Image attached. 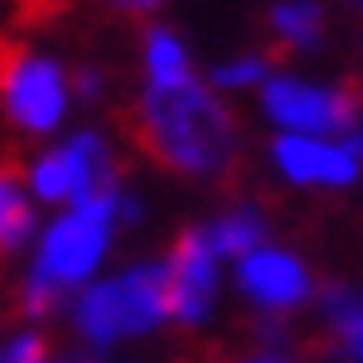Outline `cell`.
<instances>
[{
  "label": "cell",
  "instance_id": "obj_1",
  "mask_svg": "<svg viewBox=\"0 0 363 363\" xmlns=\"http://www.w3.org/2000/svg\"><path fill=\"white\" fill-rule=\"evenodd\" d=\"M126 140L150 165L179 179H213L233 189L238 179V121L203 83H150V92L116 112Z\"/></svg>",
  "mask_w": 363,
  "mask_h": 363
},
{
  "label": "cell",
  "instance_id": "obj_2",
  "mask_svg": "<svg viewBox=\"0 0 363 363\" xmlns=\"http://www.w3.org/2000/svg\"><path fill=\"white\" fill-rule=\"evenodd\" d=\"M0 102H5V116L34 136L54 131L58 116H63L58 68L44 63L20 34H5V29H0Z\"/></svg>",
  "mask_w": 363,
  "mask_h": 363
},
{
  "label": "cell",
  "instance_id": "obj_3",
  "mask_svg": "<svg viewBox=\"0 0 363 363\" xmlns=\"http://www.w3.org/2000/svg\"><path fill=\"white\" fill-rule=\"evenodd\" d=\"M262 102L281 126H296V131H310V136H325V131L349 136L363 112V83L344 78L339 87H306L296 78H267Z\"/></svg>",
  "mask_w": 363,
  "mask_h": 363
},
{
  "label": "cell",
  "instance_id": "obj_4",
  "mask_svg": "<svg viewBox=\"0 0 363 363\" xmlns=\"http://www.w3.org/2000/svg\"><path fill=\"white\" fill-rule=\"evenodd\" d=\"M121 208L116 203V189H97V194L78 199V213L54 223V233L44 238V252H39V272H49L63 286H78V281L97 267V257L107 247V223Z\"/></svg>",
  "mask_w": 363,
  "mask_h": 363
},
{
  "label": "cell",
  "instance_id": "obj_5",
  "mask_svg": "<svg viewBox=\"0 0 363 363\" xmlns=\"http://www.w3.org/2000/svg\"><path fill=\"white\" fill-rule=\"evenodd\" d=\"M213 242L208 228H184L169 242L165 262V315L179 325H199L203 310L213 306Z\"/></svg>",
  "mask_w": 363,
  "mask_h": 363
},
{
  "label": "cell",
  "instance_id": "obj_6",
  "mask_svg": "<svg viewBox=\"0 0 363 363\" xmlns=\"http://www.w3.org/2000/svg\"><path fill=\"white\" fill-rule=\"evenodd\" d=\"M238 281H242V291H247L252 301H262V306H272V310L301 306L310 296V281L301 272V262L286 257V252H247Z\"/></svg>",
  "mask_w": 363,
  "mask_h": 363
},
{
  "label": "cell",
  "instance_id": "obj_7",
  "mask_svg": "<svg viewBox=\"0 0 363 363\" xmlns=\"http://www.w3.org/2000/svg\"><path fill=\"white\" fill-rule=\"evenodd\" d=\"M272 150H277L281 169L301 184H354V174H359V160L344 145H325L315 136H281Z\"/></svg>",
  "mask_w": 363,
  "mask_h": 363
},
{
  "label": "cell",
  "instance_id": "obj_8",
  "mask_svg": "<svg viewBox=\"0 0 363 363\" xmlns=\"http://www.w3.org/2000/svg\"><path fill=\"white\" fill-rule=\"evenodd\" d=\"M267 49L262 58L267 63H286V58H296L301 49H315L320 44V34H325V15H320V5L315 0H286L277 10H267Z\"/></svg>",
  "mask_w": 363,
  "mask_h": 363
},
{
  "label": "cell",
  "instance_id": "obj_9",
  "mask_svg": "<svg viewBox=\"0 0 363 363\" xmlns=\"http://www.w3.org/2000/svg\"><path fill=\"white\" fill-rule=\"evenodd\" d=\"M116 310H121V335H140L165 315V267L145 262L116 281Z\"/></svg>",
  "mask_w": 363,
  "mask_h": 363
},
{
  "label": "cell",
  "instance_id": "obj_10",
  "mask_svg": "<svg viewBox=\"0 0 363 363\" xmlns=\"http://www.w3.org/2000/svg\"><path fill=\"white\" fill-rule=\"evenodd\" d=\"M78 330L92 349H107L121 335V310H116V281L107 286H92L83 301H78Z\"/></svg>",
  "mask_w": 363,
  "mask_h": 363
},
{
  "label": "cell",
  "instance_id": "obj_11",
  "mask_svg": "<svg viewBox=\"0 0 363 363\" xmlns=\"http://www.w3.org/2000/svg\"><path fill=\"white\" fill-rule=\"evenodd\" d=\"M262 233H267L262 218L252 208H238V213H228V218H218V223L208 228V242H213L218 257H247V252H257Z\"/></svg>",
  "mask_w": 363,
  "mask_h": 363
},
{
  "label": "cell",
  "instance_id": "obj_12",
  "mask_svg": "<svg viewBox=\"0 0 363 363\" xmlns=\"http://www.w3.org/2000/svg\"><path fill=\"white\" fill-rule=\"evenodd\" d=\"M145 63H150V83H184L189 78L184 49L169 29H145Z\"/></svg>",
  "mask_w": 363,
  "mask_h": 363
},
{
  "label": "cell",
  "instance_id": "obj_13",
  "mask_svg": "<svg viewBox=\"0 0 363 363\" xmlns=\"http://www.w3.org/2000/svg\"><path fill=\"white\" fill-rule=\"evenodd\" d=\"M29 228H34V213L25 208V199L15 194V199H5V208H0V247L10 252V247H20L29 238Z\"/></svg>",
  "mask_w": 363,
  "mask_h": 363
},
{
  "label": "cell",
  "instance_id": "obj_14",
  "mask_svg": "<svg viewBox=\"0 0 363 363\" xmlns=\"http://www.w3.org/2000/svg\"><path fill=\"white\" fill-rule=\"evenodd\" d=\"M68 5H73V0H15V25L44 29V25H54V20H63Z\"/></svg>",
  "mask_w": 363,
  "mask_h": 363
},
{
  "label": "cell",
  "instance_id": "obj_15",
  "mask_svg": "<svg viewBox=\"0 0 363 363\" xmlns=\"http://www.w3.org/2000/svg\"><path fill=\"white\" fill-rule=\"evenodd\" d=\"M0 363H49V339L44 335H20L0 354Z\"/></svg>",
  "mask_w": 363,
  "mask_h": 363
},
{
  "label": "cell",
  "instance_id": "obj_16",
  "mask_svg": "<svg viewBox=\"0 0 363 363\" xmlns=\"http://www.w3.org/2000/svg\"><path fill=\"white\" fill-rule=\"evenodd\" d=\"M267 73V58H242V63H223L218 73H213V83L223 87H242V83H257Z\"/></svg>",
  "mask_w": 363,
  "mask_h": 363
},
{
  "label": "cell",
  "instance_id": "obj_17",
  "mask_svg": "<svg viewBox=\"0 0 363 363\" xmlns=\"http://www.w3.org/2000/svg\"><path fill=\"white\" fill-rule=\"evenodd\" d=\"M68 87H73L78 97H97V92H102V78H97L92 68H83V63H78V68L68 73Z\"/></svg>",
  "mask_w": 363,
  "mask_h": 363
},
{
  "label": "cell",
  "instance_id": "obj_18",
  "mask_svg": "<svg viewBox=\"0 0 363 363\" xmlns=\"http://www.w3.org/2000/svg\"><path fill=\"white\" fill-rule=\"evenodd\" d=\"M107 5H112L116 15H126V20H145V15H150L160 0H107Z\"/></svg>",
  "mask_w": 363,
  "mask_h": 363
},
{
  "label": "cell",
  "instance_id": "obj_19",
  "mask_svg": "<svg viewBox=\"0 0 363 363\" xmlns=\"http://www.w3.org/2000/svg\"><path fill=\"white\" fill-rule=\"evenodd\" d=\"M257 363H277V359H257Z\"/></svg>",
  "mask_w": 363,
  "mask_h": 363
},
{
  "label": "cell",
  "instance_id": "obj_20",
  "mask_svg": "<svg viewBox=\"0 0 363 363\" xmlns=\"http://www.w3.org/2000/svg\"><path fill=\"white\" fill-rule=\"evenodd\" d=\"M359 5H363V0H359Z\"/></svg>",
  "mask_w": 363,
  "mask_h": 363
}]
</instances>
